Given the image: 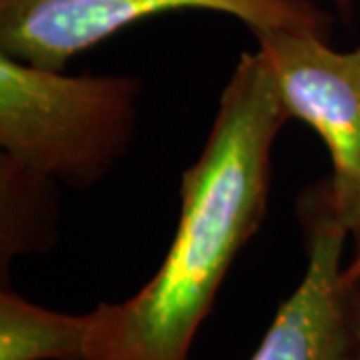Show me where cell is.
Returning <instances> with one entry per match:
<instances>
[{
    "mask_svg": "<svg viewBox=\"0 0 360 360\" xmlns=\"http://www.w3.org/2000/svg\"><path fill=\"white\" fill-rule=\"evenodd\" d=\"M174 11L222 13L248 30L286 28L326 39L333 25L314 0H0V54L65 70L122 28Z\"/></svg>",
    "mask_w": 360,
    "mask_h": 360,
    "instance_id": "obj_3",
    "label": "cell"
},
{
    "mask_svg": "<svg viewBox=\"0 0 360 360\" xmlns=\"http://www.w3.org/2000/svg\"><path fill=\"white\" fill-rule=\"evenodd\" d=\"M290 118L307 122L330 155L326 188L336 214L360 248V46L335 51L326 37L286 28H255Z\"/></svg>",
    "mask_w": 360,
    "mask_h": 360,
    "instance_id": "obj_4",
    "label": "cell"
},
{
    "mask_svg": "<svg viewBox=\"0 0 360 360\" xmlns=\"http://www.w3.org/2000/svg\"><path fill=\"white\" fill-rule=\"evenodd\" d=\"M92 312L66 314L0 290V360H86Z\"/></svg>",
    "mask_w": 360,
    "mask_h": 360,
    "instance_id": "obj_6",
    "label": "cell"
},
{
    "mask_svg": "<svg viewBox=\"0 0 360 360\" xmlns=\"http://www.w3.org/2000/svg\"><path fill=\"white\" fill-rule=\"evenodd\" d=\"M342 281H345V284L356 283V281H360V248L356 250V252H354L352 260H350L348 264H345Z\"/></svg>",
    "mask_w": 360,
    "mask_h": 360,
    "instance_id": "obj_9",
    "label": "cell"
},
{
    "mask_svg": "<svg viewBox=\"0 0 360 360\" xmlns=\"http://www.w3.org/2000/svg\"><path fill=\"white\" fill-rule=\"evenodd\" d=\"M336 2H338L340 6H348V4H350V0H336Z\"/></svg>",
    "mask_w": 360,
    "mask_h": 360,
    "instance_id": "obj_10",
    "label": "cell"
},
{
    "mask_svg": "<svg viewBox=\"0 0 360 360\" xmlns=\"http://www.w3.org/2000/svg\"><path fill=\"white\" fill-rule=\"evenodd\" d=\"M141 82L72 77L0 54V148L54 182L89 188L127 155L136 134Z\"/></svg>",
    "mask_w": 360,
    "mask_h": 360,
    "instance_id": "obj_2",
    "label": "cell"
},
{
    "mask_svg": "<svg viewBox=\"0 0 360 360\" xmlns=\"http://www.w3.org/2000/svg\"><path fill=\"white\" fill-rule=\"evenodd\" d=\"M54 180L0 156V269L14 257L46 250L54 243Z\"/></svg>",
    "mask_w": 360,
    "mask_h": 360,
    "instance_id": "obj_7",
    "label": "cell"
},
{
    "mask_svg": "<svg viewBox=\"0 0 360 360\" xmlns=\"http://www.w3.org/2000/svg\"><path fill=\"white\" fill-rule=\"evenodd\" d=\"M290 120L258 52H243L202 153L182 172L162 264L136 295L92 310L86 360H188L238 252L266 217L272 146Z\"/></svg>",
    "mask_w": 360,
    "mask_h": 360,
    "instance_id": "obj_1",
    "label": "cell"
},
{
    "mask_svg": "<svg viewBox=\"0 0 360 360\" xmlns=\"http://www.w3.org/2000/svg\"><path fill=\"white\" fill-rule=\"evenodd\" d=\"M347 288V350L345 360H360V281Z\"/></svg>",
    "mask_w": 360,
    "mask_h": 360,
    "instance_id": "obj_8",
    "label": "cell"
},
{
    "mask_svg": "<svg viewBox=\"0 0 360 360\" xmlns=\"http://www.w3.org/2000/svg\"><path fill=\"white\" fill-rule=\"evenodd\" d=\"M300 222L307 270L278 307L250 360H345L347 288L342 255L350 236L336 214L326 182L302 194Z\"/></svg>",
    "mask_w": 360,
    "mask_h": 360,
    "instance_id": "obj_5",
    "label": "cell"
}]
</instances>
